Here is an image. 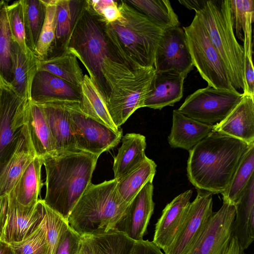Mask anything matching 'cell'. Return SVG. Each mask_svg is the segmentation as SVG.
Instances as JSON below:
<instances>
[{
	"label": "cell",
	"mask_w": 254,
	"mask_h": 254,
	"mask_svg": "<svg viewBox=\"0 0 254 254\" xmlns=\"http://www.w3.org/2000/svg\"><path fill=\"white\" fill-rule=\"evenodd\" d=\"M254 145L212 130L189 151V181L197 190L222 193L244 155Z\"/></svg>",
	"instance_id": "6da1fadb"
},
{
	"label": "cell",
	"mask_w": 254,
	"mask_h": 254,
	"mask_svg": "<svg viewBox=\"0 0 254 254\" xmlns=\"http://www.w3.org/2000/svg\"><path fill=\"white\" fill-rule=\"evenodd\" d=\"M99 156L81 151L43 158L46 171L44 202L67 221L72 209L91 183Z\"/></svg>",
	"instance_id": "7a4b0ae2"
},
{
	"label": "cell",
	"mask_w": 254,
	"mask_h": 254,
	"mask_svg": "<svg viewBox=\"0 0 254 254\" xmlns=\"http://www.w3.org/2000/svg\"><path fill=\"white\" fill-rule=\"evenodd\" d=\"M102 72L107 109L119 128L136 110L144 107L156 70L154 66H142L108 57L103 62Z\"/></svg>",
	"instance_id": "3957f363"
},
{
	"label": "cell",
	"mask_w": 254,
	"mask_h": 254,
	"mask_svg": "<svg viewBox=\"0 0 254 254\" xmlns=\"http://www.w3.org/2000/svg\"><path fill=\"white\" fill-rule=\"evenodd\" d=\"M121 17L105 24L116 58L144 67L154 66L156 50L165 29L150 21L126 0L118 1Z\"/></svg>",
	"instance_id": "277c9868"
},
{
	"label": "cell",
	"mask_w": 254,
	"mask_h": 254,
	"mask_svg": "<svg viewBox=\"0 0 254 254\" xmlns=\"http://www.w3.org/2000/svg\"><path fill=\"white\" fill-rule=\"evenodd\" d=\"M114 179L90 184L70 213L69 227L81 236L115 230L128 205L119 194Z\"/></svg>",
	"instance_id": "5b68a950"
},
{
	"label": "cell",
	"mask_w": 254,
	"mask_h": 254,
	"mask_svg": "<svg viewBox=\"0 0 254 254\" xmlns=\"http://www.w3.org/2000/svg\"><path fill=\"white\" fill-rule=\"evenodd\" d=\"M195 12L219 54L233 87L244 91V50L234 33L230 0H205Z\"/></svg>",
	"instance_id": "8992f818"
},
{
	"label": "cell",
	"mask_w": 254,
	"mask_h": 254,
	"mask_svg": "<svg viewBox=\"0 0 254 254\" xmlns=\"http://www.w3.org/2000/svg\"><path fill=\"white\" fill-rule=\"evenodd\" d=\"M66 51L82 63L89 77L105 97L106 89L102 68L104 60L115 57L108 38L105 23L85 8L73 30Z\"/></svg>",
	"instance_id": "52a82bcc"
},
{
	"label": "cell",
	"mask_w": 254,
	"mask_h": 254,
	"mask_svg": "<svg viewBox=\"0 0 254 254\" xmlns=\"http://www.w3.org/2000/svg\"><path fill=\"white\" fill-rule=\"evenodd\" d=\"M183 28L193 65L208 86L217 89L237 90L232 84L227 70L198 16L195 14L191 23Z\"/></svg>",
	"instance_id": "ba28073f"
},
{
	"label": "cell",
	"mask_w": 254,
	"mask_h": 254,
	"mask_svg": "<svg viewBox=\"0 0 254 254\" xmlns=\"http://www.w3.org/2000/svg\"><path fill=\"white\" fill-rule=\"evenodd\" d=\"M243 96L244 94L237 90L207 86L189 95L177 110L196 121L213 126L223 121Z\"/></svg>",
	"instance_id": "9c48e42d"
},
{
	"label": "cell",
	"mask_w": 254,
	"mask_h": 254,
	"mask_svg": "<svg viewBox=\"0 0 254 254\" xmlns=\"http://www.w3.org/2000/svg\"><path fill=\"white\" fill-rule=\"evenodd\" d=\"M69 111L77 150L100 156L116 147L123 137L122 129L116 132L83 113L79 104L64 106Z\"/></svg>",
	"instance_id": "30bf717a"
},
{
	"label": "cell",
	"mask_w": 254,
	"mask_h": 254,
	"mask_svg": "<svg viewBox=\"0 0 254 254\" xmlns=\"http://www.w3.org/2000/svg\"><path fill=\"white\" fill-rule=\"evenodd\" d=\"M30 102L0 78V167L15 146Z\"/></svg>",
	"instance_id": "8fae6325"
},
{
	"label": "cell",
	"mask_w": 254,
	"mask_h": 254,
	"mask_svg": "<svg viewBox=\"0 0 254 254\" xmlns=\"http://www.w3.org/2000/svg\"><path fill=\"white\" fill-rule=\"evenodd\" d=\"M234 205L223 202L213 213L200 235L186 254H224L233 237Z\"/></svg>",
	"instance_id": "7c38bea8"
},
{
	"label": "cell",
	"mask_w": 254,
	"mask_h": 254,
	"mask_svg": "<svg viewBox=\"0 0 254 254\" xmlns=\"http://www.w3.org/2000/svg\"><path fill=\"white\" fill-rule=\"evenodd\" d=\"M212 194L197 190L195 198L190 203L184 223L163 254H186L212 215Z\"/></svg>",
	"instance_id": "4fadbf2b"
},
{
	"label": "cell",
	"mask_w": 254,
	"mask_h": 254,
	"mask_svg": "<svg viewBox=\"0 0 254 254\" xmlns=\"http://www.w3.org/2000/svg\"><path fill=\"white\" fill-rule=\"evenodd\" d=\"M183 28L166 29L159 41L154 60L156 72L173 71L187 76L193 68Z\"/></svg>",
	"instance_id": "5bb4252c"
},
{
	"label": "cell",
	"mask_w": 254,
	"mask_h": 254,
	"mask_svg": "<svg viewBox=\"0 0 254 254\" xmlns=\"http://www.w3.org/2000/svg\"><path fill=\"white\" fill-rule=\"evenodd\" d=\"M45 214L43 199H39L34 205L26 207L8 195L7 216L0 240L9 244L24 240L38 228Z\"/></svg>",
	"instance_id": "9a60e30c"
},
{
	"label": "cell",
	"mask_w": 254,
	"mask_h": 254,
	"mask_svg": "<svg viewBox=\"0 0 254 254\" xmlns=\"http://www.w3.org/2000/svg\"><path fill=\"white\" fill-rule=\"evenodd\" d=\"M153 181L148 182L128 203L115 230L133 240H143L153 213Z\"/></svg>",
	"instance_id": "2e32d148"
},
{
	"label": "cell",
	"mask_w": 254,
	"mask_h": 254,
	"mask_svg": "<svg viewBox=\"0 0 254 254\" xmlns=\"http://www.w3.org/2000/svg\"><path fill=\"white\" fill-rule=\"evenodd\" d=\"M80 87L46 71L38 70L32 83L30 101L38 105L80 104Z\"/></svg>",
	"instance_id": "e0dca14e"
},
{
	"label": "cell",
	"mask_w": 254,
	"mask_h": 254,
	"mask_svg": "<svg viewBox=\"0 0 254 254\" xmlns=\"http://www.w3.org/2000/svg\"><path fill=\"white\" fill-rule=\"evenodd\" d=\"M192 194L189 190L175 197L166 205L155 224L152 242L164 252L186 220Z\"/></svg>",
	"instance_id": "ac0fdd59"
},
{
	"label": "cell",
	"mask_w": 254,
	"mask_h": 254,
	"mask_svg": "<svg viewBox=\"0 0 254 254\" xmlns=\"http://www.w3.org/2000/svg\"><path fill=\"white\" fill-rule=\"evenodd\" d=\"M36 156L25 125L10 155L0 167V197L8 195Z\"/></svg>",
	"instance_id": "d6986e66"
},
{
	"label": "cell",
	"mask_w": 254,
	"mask_h": 254,
	"mask_svg": "<svg viewBox=\"0 0 254 254\" xmlns=\"http://www.w3.org/2000/svg\"><path fill=\"white\" fill-rule=\"evenodd\" d=\"M244 94V93H243ZM213 130L254 143V97L244 94L241 101Z\"/></svg>",
	"instance_id": "ffe728a7"
},
{
	"label": "cell",
	"mask_w": 254,
	"mask_h": 254,
	"mask_svg": "<svg viewBox=\"0 0 254 254\" xmlns=\"http://www.w3.org/2000/svg\"><path fill=\"white\" fill-rule=\"evenodd\" d=\"M186 76L173 71L156 72L144 107L161 110L173 106L183 96Z\"/></svg>",
	"instance_id": "44dd1931"
},
{
	"label": "cell",
	"mask_w": 254,
	"mask_h": 254,
	"mask_svg": "<svg viewBox=\"0 0 254 254\" xmlns=\"http://www.w3.org/2000/svg\"><path fill=\"white\" fill-rule=\"evenodd\" d=\"M235 206L232 235L245 251L254 240V175Z\"/></svg>",
	"instance_id": "7402d4cb"
},
{
	"label": "cell",
	"mask_w": 254,
	"mask_h": 254,
	"mask_svg": "<svg viewBox=\"0 0 254 254\" xmlns=\"http://www.w3.org/2000/svg\"><path fill=\"white\" fill-rule=\"evenodd\" d=\"M213 128V126L196 121L174 110L168 141L173 148L189 151L210 133Z\"/></svg>",
	"instance_id": "603a6c76"
},
{
	"label": "cell",
	"mask_w": 254,
	"mask_h": 254,
	"mask_svg": "<svg viewBox=\"0 0 254 254\" xmlns=\"http://www.w3.org/2000/svg\"><path fill=\"white\" fill-rule=\"evenodd\" d=\"M40 105L45 113L55 143L56 154L79 151L76 149L69 111L63 105Z\"/></svg>",
	"instance_id": "cb8c5ba5"
},
{
	"label": "cell",
	"mask_w": 254,
	"mask_h": 254,
	"mask_svg": "<svg viewBox=\"0 0 254 254\" xmlns=\"http://www.w3.org/2000/svg\"><path fill=\"white\" fill-rule=\"evenodd\" d=\"M25 125L36 156L43 158L47 156L56 155L53 137L40 105L30 102Z\"/></svg>",
	"instance_id": "d4e9b609"
},
{
	"label": "cell",
	"mask_w": 254,
	"mask_h": 254,
	"mask_svg": "<svg viewBox=\"0 0 254 254\" xmlns=\"http://www.w3.org/2000/svg\"><path fill=\"white\" fill-rule=\"evenodd\" d=\"M85 4V0H57L55 41L51 57L66 51Z\"/></svg>",
	"instance_id": "484cf974"
},
{
	"label": "cell",
	"mask_w": 254,
	"mask_h": 254,
	"mask_svg": "<svg viewBox=\"0 0 254 254\" xmlns=\"http://www.w3.org/2000/svg\"><path fill=\"white\" fill-rule=\"evenodd\" d=\"M122 144L114 158L113 170L114 179L119 181L139 166L147 157L145 137L140 134L128 133L123 136Z\"/></svg>",
	"instance_id": "4316f807"
},
{
	"label": "cell",
	"mask_w": 254,
	"mask_h": 254,
	"mask_svg": "<svg viewBox=\"0 0 254 254\" xmlns=\"http://www.w3.org/2000/svg\"><path fill=\"white\" fill-rule=\"evenodd\" d=\"M11 59L12 80L11 86L20 97L30 100L32 83L38 71L40 60L35 55L25 54L13 41Z\"/></svg>",
	"instance_id": "83f0119b"
},
{
	"label": "cell",
	"mask_w": 254,
	"mask_h": 254,
	"mask_svg": "<svg viewBox=\"0 0 254 254\" xmlns=\"http://www.w3.org/2000/svg\"><path fill=\"white\" fill-rule=\"evenodd\" d=\"M43 165V158L36 156L8 194L21 205L31 206L39 200V196L44 184L41 176Z\"/></svg>",
	"instance_id": "f1b7e54d"
},
{
	"label": "cell",
	"mask_w": 254,
	"mask_h": 254,
	"mask_svg": "<svg viewBox=\"0 0 254 254\" xmlns=\"http://www.w3.org/2000/svg\"><path fill=\"white\" fill-rule=\"evenodd\" d=\"M80 90V111L114 131H119L109 115L103 93L89 75H84Z\"/></svg>",
	"instance_id": "f546056e"
},
{
	"label": "cell",
	"mask_w": 254,
	"mask_h": 254,
	"mask_svg": "<svg viewBox=\"0 0 254 254\" xmlns=\"http://www.w3.org/2000/svg\"><path fill=\"white\" fill-rule=\"evenodd\" d=\"M82 236L87 254H129L135 242L117 230Z\"/></svg>",
	"instance_id": "4dcf8cb0"
},
{
	"label": "cell",
	"mask_w": 254,
	"mask_h": 254,
	"mask_svg": "<svg viewBox=\"0 0 254 254\" xmlns=\"http://www.w3.org/2000/svg\"><path fill=\"white\" fill-rule=\"evenodd\" d=\"M38 70L49 72L78 87H80L84 77L77 59L66 50L39 60Z\"/></svg>",
	"instance_id": "1f68e13d"
},
{
	"label": "cell",
	"mask_w": 254,
	"mask_h": 254,
	"mask_svg": "<svg viewBox=\"0 0 254 254\" xmlns=\"http://www.w3.org/2000/svg\"><path fill=\"white\" fill-rule=\"evenodd\" d=\"M156 168L154 161L147 157L139 166L117 181L118 192L127 203L131 201L148 182L153 181Z\"/></svg>",
	"instance_id": "d6a6232c"
},
{
	"label": "cell",
	"mask_w": 254,
	"mask_h": 254,
	"mask_svg": "<svg viewBox=\"0 0 254 254\" xmlns=\"http://www.w3.org/2000/svg\"><path fill=\"white\" fill-rule=\"evenodd\" d=\"M126 0L152 22L165 29L180 27L178 16L168 0Z\"/></svg>",
	"instance_id": "836d02e7"
},
{
	"label": "cell",
	"mask_w": 254,
	"mask_h": 254,
	"mask_svg": "<svg viewBox=\"0 0 254 254\" xmlns=\"http://www.w3.org/2000/svg\"><path fill=\"white\" fill-rule=\"evenodd\" d=\"M253 175H254V145L252 146L244 155L229 186L221 193L223 195V202L235 205Z\"/></svg>",
	"instance_id": "e575fe53"
},
{
	"label": "cell",
	"mask_w": 254,
	"mask_h": 254,
	"mask_svg": "<svg viewBox=\"0 0 254 254\" xmlns=\"http://www.w3.org/2000/svg\"><path fill=\"white\" fill-rule=\"evenodd\" d=\"M22 2L26 44L36 56V46L45 18L46 5L44 0H22Z\"/></svg>",
	"instance_id": "d590c367"
},
{
	"label": "cell",
	"mask_w": 254,
	"mask_h": 254,
	"mask_svg": "<svg viewBox=\"0 0 254 254\" xmlns=\"http://www.w3.org/2000/svg\"><path fill=\"white\" fill-rule=\"evenodd\" d=\"M7 3L0 1V78L11 86L12 80L11 47L13 42L7 13Z\"/></svg>",
	"instance_id": "8d00e7d4"
},
{
	"label": "cell",
	"mask_w": 254,
	"mask_h": 254,
	"mask_svg": "<svg viewBox=\"0 0 254 254\" xmlns=\"http://www.w3.org/2000/svg\"><path fill=\"white\" fill-rule=\"evenodd\" d=\"M46 15L37 42L35 54L40 60L48 58L54 51L57 20V0H44Z\"/></svg>",
	"instance_id": "74e56055"
},
{
	"label": "cell",
	"mask_w": 254,
	"mask_h": 254,
	"mask_svg": "<svg viewBox=\"0 0 254 254\" xmlns=\"http://www.w3.org/2000/svg\"><path fill=\"white\" fill-rule=\"evenodd\" d=\"M9 245L14 254H48L46 215L38 228L30 236Z\"/></svg>",
	"instance_id": "f35d334b"
},
{
	"label": "cell",
	"mask_w": 254,
	"mask_h": 254,
	"mask_svg": "<svg viewBox=\"0 0 254 254\" xmlns=\"http://www.w3.org/2000/svg\"><path fill=\"white\" fill-rule=\"evenodd\" d=\"M7 13L12 39L27 55H34L26 44L22 0H17L7 7Z\"/></svg>",
	"instance_id": "ab89813d"
},
{
	"label": "cell",
	"mask_w": 254,
	"mask_h": 254,
	"mask_svg": "<svg viewBox=\"0 0 254 254\" xmlns=\"http://www.w3.org/2000/svg\"><path fill=\"white\" fill-rule=\"evenodd\" d=\"M233 28L236 38L244 41V32L248 23L254 20L253 0H230Z\"/></svg>",
	"instance_id": "60d3db41"
},
{
	"label": "cell",
	"mask_w": 254,
	"mask_h": 254,
	"mask_svg": "<svg viewBox=\"0 0 254 254\" xmlns=\"http://www.w3.org/2000/svg\"><path fill=\"white\" fill-rule=\"evenodd\" d=\"M85 8L105 24L116 21L121 15L116 0H85Z\"/></svg>",
	"instance_id": "b9f144b4"
},
{
	"label": "cell",
	"mask_w": 254,
	"mask_h": 254,
	"mask_svg": "<svg viewBox=\"0 0 254 254\" xmlns=\"http://www.w3.org/2000/svg\"><path fill=\"white\" fill-rule=\"evenodd\" d=\"M82 243V236L68 226L61 233L55 254H78Z\"/></svg>",
	"instance_id": "7bdbcfd3"
},
{
	"label": "cell",
	"mask_w": 254,
	"mask_h": 254,
	"mask_svg": "<svg viewBox=\"0 0 254 254\" xmlns=\"http://www.w3.org/2000/svg\"><path fill=\"white\" fill-rule=\"evenodd\" d=\"M129 254H163L152 242L141 240L135 241Z\"/></svg>",
	"instance_id": "ee69618b"
},
{
	"label": "cell",
	"mask_w": 254,
	"mask_h": 254,
	"mask_svg": "<svg viewBox=\"0 0 254 254\" xmlns=\"http://www.w3.org/2000/svg\"><path fill=\"white\" fill-rule=\"evenodd\" d=\"M8 207V195L0 197V239L6 221Z\"/></svg>",
	"instance_id": "f6af8a7d"
},
{
	"label": "cell",
	"mask_w": 254,
	"mask_h": 254,
	"mask_svg": "<svg viewBox=\"0 0 254 254\" xmlns=\"http://www.w3.org/2000/svg\"><path fill=\"white\" fill-rule=\"evenodd\" d=\"M224 254H245L235 238L232 237L229 246Z\"/></svg>",
	"instance_id": "bcb514c9"
},
{
	"label": "cell",
	"mask_w": 254,
	"mask_h": 254,
	"mask_svg": "<svg viewBox=\"0 0 254 254\" xmlns=\"http://www.w3.org/2000/svg\"><path fill=\"white\" fill-rule=\"evenodd\" d=\"M205 0H179V2L190 10H194L195 11L199 9Z\"/></svg>",
	"instance_id": "7dc6e473"
},
{
	"label": "cell",
	"mask_w": 254,
	"mask_h": 254,
	"mask_svg": "<svg viewBox=\"0 0 254 254\" xmlns=\"http://www.w3.org/2000/svg\"><path fill=\"white\" fill-rule=\"evenodd\" d=\"M0 254H14L10 245L0 240Z\"/></svg>",
	"instance_id": "c3c4849f"
},
{
	"label": "cell",
	"mask_w": 254,
	"mask_h": 254,
	"mask_svg": "<svg viewBox=\"0 0 254 254\" xmlns=\"http://www.w3.org/2000/svg\"><path fill=\"white\" fill-rule=\"evenodd\" d=\"M78 254H87L86 249H85L82 243V246H81V249L79 251Z\"/></svg>",
	"instance_id": "681fc988"
}]
</instances>
